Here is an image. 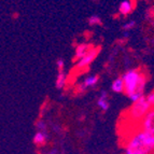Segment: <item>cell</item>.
<instances>
[{"mask_svg": "<svg viewBox=\"0 0 154 154\" xmlns=\"http://www.w3.org/2000/svg\"><path fill=\"white\" fill-rule=\"evenodd\" d=\"M122 79L124 82V93L133 103L144 96L146 85L149 80V75L146 73V68L128 69L124 72Z\"/></svg>", "mask_w": 154, "mask_h": 154, "instance_id": "cell-1", "label": "cell"}, {"mask_svg": "<svg viewBox=\"0 0 154 154\" xmlns=\"http://www.w3.org/2000/svg\"><path fill=\"white\" fill-rule=\"evenodd\" d=\"M154 152V135L142 131H134L128 137L124 154H152Z\"/></svg>", "mask_w": 154, "mask_h": 154, "instance_id": "cell-2", "label": "cell"}, {"mask_svg": "<svg viewBox=\"0 0 154 154\" xmlns=\"http://www.w3.org/2000/svg\"><path fill=\"white\" fill-rule=\"evenodd\" d=\"M150 108H151V106L148 103L146 96H142L138 100L134 101L133 105L127 110L124 111L123 114H122V118H123L124 121L128 122L129 125L135 126V131H136L137 125L144 118V116L148 113Z\"/></svg>", "mask_w": 154, "mask_h": 154, "instance_id": "cell-3", "label": "cell"}, {"mask_svg": "<svg viewBox=\"0 0 154 154\" xmlns=\"http://www.w3.org/2000/svg\"><path fill=\"white\" fill-rule=\"evenodd\" d=\"M100 51H101V46L100 45L93 46L92 49L78 62V64L73 67V69L71 70L72 77H78V75H82V73L88 72V70H90V68H88L90 65L95 60V58L98 56Z\"/></svg>", "mask_w": 154, "mask_h": 154, "instance_id": "cell-4", "label": "cell"}, {"mask_svg": "<svg viewBox=\"0 0 154 154\" xmlns=\"http://www.w3.org/2000/svg\"><path fill=\"white\" fill-rule=\"evenodd\" d=\"M136 129L154 135V107H151L144 118L137 125Z\"/></svg>", "mask_w": 154, "mask_h": 154, "instance_id": "cell-5", "label": "cell"}, {"mask_svg": "<svg viewBox=\"0 0 154 154\" xmlns=\"http://www.w3.org/2000/svg\"><path fill=\"white\" fill-rule=\"evenodd\" d=\"M93 46H94V44H93V43H85V42L78 44V45L75 46V55H73V58H72V60H73V62L80 60V59L82 58V57L84 56V55L86 54V53H88L91 49H92Z\"/></svg>", "mask_w": 154, "mask_h": 154, "instance_id": "cell-6", "label": "cell"}, {"mask_svg": "<svg viewBox=\"0 0 154 154\" xmlns=\"http://www.w3.org/2000/svg\"><path fill=\"white\" fill-rule=\"evenodd\" d=\"M135 7H136L135 0H125L119 7V13L123 16H127L128 14H131L133 12Z\"/></svg>", "mask_w": 154, "mask_h": 154, "instance_id": "cell-7", "label": "cell"}, {"mask_svg": "<svg viewBox=\"0 0 154 154\" xmlns=\"http://www.w3.org/2000/svg\"><path fill=\"white\" fill-rule=\"evenodd\" d=\"M48 140H49V135H48V133H46V131H38L35 134V136H33V139H32L33 143L38 146H45Z\"/></svg>", "mask_w": 154, "mask_h": 154, "instance_id": "cell-8", "label": "cell"}, {"mask_svg": "<svg viewBox=\"0 0 154 154\" xmlns=\"http://www.w3.org/2000/svg\"><path fill=\"white\" fill-rule=\"evenodd\" d=\"M97 106L103 112L108 111L109 107H110V103H109V99H108V93L106 92V91L100 93V96L97 99Z\"/></svg>", "mask_w": 154, "mask_h": 154, "instance_id": "cell-9", "label": "cell"}, {"mask_svg": "<svg viewBox=\"0 0 154 154\" xmlns=\"http://www.w3.org/2000/svg\"><path fill=\"white\" fill-rule=\"evenodd\" d=\"M67 84V75L65 71L58 72L56 78V82H55V86L57 90H63Z\"/></svg>", "mask_w": 154, "mask_h": 154, "instance_id": "cell-10", "label": "cell"}, {"mask_svg": "<svg viewBox=\"0 0 154 154\" xmlns=\"http://www.w3.org/2000/svg\"><path fill=\"white\" fill-rule=\"evenodd\" d=\"M111 90L114 93H122L124 92V82L122 78H118L112 82L111 85Z\"/></svg>", "mask_w": 154, "mask_h": 154, "instance_id": "cell-11", "label": "cell"}, {"mask_svg": "<svg viewBox=\"0 0 154 154\" xmlns=\"http://www.w3.org/2000/svg\"><path fill=\"white\" fill-rule=\"evenodd\" d=\"M99 75H91V77H88L86 79L83 81V83H84V85L86 86V88H95L96 85H97V83L99 82Z\"/></svg>", "mask_w": 154, "mask_h": 154, "instance_id": "cell-12", "label": "cell"}, {"mask_svg": "<svg viewBox=\"0 0 154 154\" xmlns=\"http://www.w3.org/2000/svg\"><path fill=\"white\" fill-rule=\"evenodd\" d=\"M86 91H88V88L84 85V83L81 82V83H78V84L75 85V88H73V94H75V96L82 95V94H85Z\"/></svg>", "mask_w": 154, "mask_h": 154, "instance_id": "cell-13", "label": "cell"}, {"mask_svg": "<svg viewBox=\"0 0 154 154\" xmlns=\"http://www.w3.org/2000/svg\"><path fill=\"white\" fill-rule=\"evenodd\" d=\"M88 25H91V26H95V25L103 26V21H101V18H100L98 15H92L88 20Z\"/></svg>", "mask_w": 154, "mask_h": 154, "instance_id": "cell-14", "label": "cell"}, {"mask_svg": "<svg viewBox=\"0 0 154 154\" xmlns=\"http://www.w3.org/2000/svg\"><path fill=\"white\" fill-rule=\"evenodd\" d=\"M36 128L38 129V131H46V128H48V126H46V123L43 121V120H41V119H39L38 121L36 122Z\"/></svg>", "mask_w": 154, "mask_h": 154, "instance_id": "cell-15", "label": "cell"}, {"mask_svg": "<svg viewBox=\"0 0 154 154\" xmlns=\"http://www.w3.org/2000/svg\"><path fill=\"white\" fill-rule=\"evenodd\" d=\"M135 26H136V21H129L123 26V30L128 31V30H131V29H133Z\"/></svg>", "mask_w": 154, "mask_h": 154, "instance_id": "cell-16", "label": "cell"}, {"mask_svg": "<svg viewBox=\"0 0 154 154\" xmlns=\"http://www.w3.org/2000/svg\"><path fill=\"white\" fill-rule=\"evenodd\" d=\"M56 67H57V70H58V72H62L64 71L65 69V62L63 58H58L56 62Z\"/></svg>", "mask_w": 154, "mask_h": 154, "instance_id": "cell-17", "label": "cell"}, {"mask_svg": "<svg viewBox=\"0 0 154 154\" xmlns=\"http://www.w3.org/2000/svg\"><path fill=\"white\" fill-rule=\"evenodd\" d=\"M146 100H148V103H150V106L154 107V90L151 91V92L146 96Z\"/></svg>", "mask_w": 154, "mask_h": 154, "instance_id": "cell-18", "label": "cell"}]
</instances>
